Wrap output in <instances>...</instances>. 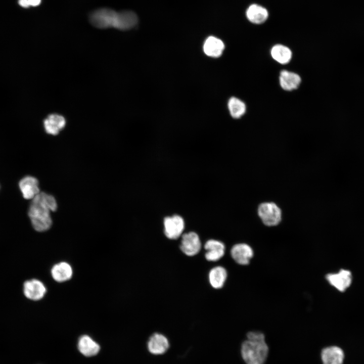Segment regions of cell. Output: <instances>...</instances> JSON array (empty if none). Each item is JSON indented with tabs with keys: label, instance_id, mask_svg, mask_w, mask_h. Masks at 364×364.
<instances>
[{
	"label": "cell",
	"instance_id": "obj_13",
	"mask_svg": "<svg viewBox=\"0 0 364 364\" xmlns=\"http://www.w3.org/2000/svg\"><path fill=\"white\" fill-rule=\"evenodd\" d=\"M19 187L23 198L27 200H32L40 192L38 180L32 176L22 178Z\"/></svg>",
	"mask_w": 364,
	"mask_h": 364
},
{
	"label": "cell",
	"instance_id": "obj_22",
	"mask_svg": "<svg viewBox=\"0 0 364 364\" xmlns=\"http://www.w3.org/2000/svg\"><path fill=\"white\" fill-rule=\"evenodd\" d=\"M228 106L230 114L234 118H241L246 111L245 104L236 97H232L230 99Z\"/></svg>",
	"mask_w": 364,
	"mask_h": 364
},
{
	"label": "cell",
	"instance_id": "obj_14",
	"mask_svg": "<svg viewBox=\"0 0 364 364\" xmlns=\"http://www.w3.org/2000/svg\"><path fill=\"white\" fill-rule=\"evenodd\" d=\"M321 358L323 364H343L344 353L339 347L331 346L322 350Z\"/></svg>",
	"mask_w": 364,
	"mask_h": 364
},
{
	"label": "cell",
	"instance_id": "obj_21",
	"mask_svg": "<svg viewBox=\"0 0 364 364\" xmlns=\"http://www.w3.org/2000/svg\"><path fill=\"white\" fill-rule=\"evenodd\" d=\"M270 54L276 61L281 64L288 63L292 56L291 50L287 46L281 44L274 46L271 49Z\"/></svg>",
	"mask_w": 364,
	"mask_h": 364
},
{
	"label": "cell",
	"instance_id": "obj_7",
	"mask_svg": "<svg viewBox=\"0 0 364 364\" xmlns=\"http://www.w3.org/2000/svg\"><path fill=\"white\" fill-rule=\"evenodd\" d=\"M231 255L237 263L246 265L250 263L254 255V252L252 247L248 244L240 243L232 246Z\"/></svg>",
	"mask_w": 364,
	"mask_h": 364
},
{
	"label": "cell",
	"instance_id": "obj_2",
	"mask_svg": "<svg viewBox=\"0 0 364 364\" xmlns=\"http://www.w3.org/2000/svg\"><path fill=\"white\" fill-rule=\"evenodd\" d=\"M57 208V201L50 194L40 192L32 199L28 214L34 229L39 232L48 230L52 224L51 212Z\"/></svg>",
	"mask_w": 364,
	"mask_h": 364
},
{
	"label": "cell",
	"instance_id": "obj_9",
	"mask_svg": "<svg viewBox=\"0 0 364 364\" xmlns=\"http://www.w3.org/2000/svg\"><path fill=\"white\" fill-rule=\"evenodd\" d=\"M46 292L47 288L45 285L39 280L33 279L24 283V294L30 300H39L43 298Z\"/></svg>",
	"mask_w": 364,
	"mask_h": 364
},
{
	"label": "cell",
	"instance_id": "obj_8",
	"mask_svg": "<svg viewBox=\"0 0 364 364\" xmlns=\"http://www.w3.org/2000/svg\"><path fill=\"white\" fill-rule=\"evenodd\" d=\"M329 283L340 292L345 291L352 282L351 272L345 269H341L336 273H330L326 275Z\"/></svg>",
	"mask_w": 364,
	"mask_h": 364
},
{
	"label": "cell",
	"instance_id": "obj_16",
	"mask_svg": "<svg viewBox=\"0 0 364 364\" xmlns=\"http://www.w3.org/2000/svg\"><path fill=\"white\" fill-rule=\"evenodd\" d=\"M51 274L55 281L62 283L72 278L73 269L69 263L63 261L54 265L51 268Z\"/></svg>",
	"mask_w": 364,
	"mask_h": 364
},
{
	"label": "cell",
	"instance_id": "obj_20",
	"mask_svg": "<svg viewBox=\"0 0 364 364\" xmlns=\"http://www.w3.org/2000/svg\"><path fill=\"white\" fill-rule=\"evenodd\" d=\"M228 277L226 269L221 266H216L210 269L208 274V280L213 288L219 289L223 287Z\"/></svg>",
	"mask_w": 364,
	"mask_h": 364
},
{
	"label": "cell",
	"instance_id": "obj_6",
	"mask_svg": "<svg viewBox=\"0 0 364 364\" xmlns=\"http://www.w3.org/2000/svg\"><path fill=\"white\" fill-rule=\"evenodd\" d=\"M180 250L188 256L197 255L201 250L202 244L199 235L194 232L185 233L181 236Z\"/></svg>",
	"mask_w": 364,
	"mask_h": 364
},
{
	"label": "cell",
	"instance_id": "obj_10",
	"mask_svg": "<svg viewBox=\"0 0 364 364\" xmlns=\"http://www.w3.org/2000/svg\"><path fill=\"white\" fill-rule=\"evenodd\" d=\"M204 248L206 251L205 257L209 261H216L224 255L225 245L222 242L215 239L207 240Z\"/></svg>",
	"mask_w": 364,
	"mask_h": 364
},
{
	"label": "cell",
	"instance_id": "obj_11",
	"mask_svg": "<svg viewBox=\"0 0 364 364\" xmlns=\"http://www.w3.org/2000/svg\"><path fill=\"white\" fill-rule=\"evenodd\" d=\"M245 15L247 20L250 23L259 25L264 23L267 20L269 13L264 7L258 4H252L247 7Z\"/></svg>",
	"mask_w": 364,
	"mask_h": 364
},
{
	"label": "cell",
	"instance_id": "obj_4",
	"mask_svg": "<svg viewBox=\"0 0 364 364\" xmlns=\"http://www.w3.org/2000/svg\"><path fill=\"white\" fill-rule=\"evenodd\" d=\"M256 213L259 220L265 226L276 227L282 222V209L275 202L268 201L260 203L257 207Z\"/></svg>",
	"mask_w": 364,
	"mask_h": 364
},
{
	"label": "cell",
	"instance_id": "obj_24",
	"mask_svg": "<svg viewBox=\"0 0 364 364\" xmlns=\"http://www.w3.org/2000/svg\"><path fill=\"white\" fill-rule=\"evenodd\" d=\"M18 4L23 8H26L29 7L25 0H18Z\"/></svg>",
	"mask_w": 364,
	"mask_h": 364
},
{
	"label": "cell",
	"instance_id": "obj_3",
	"mask_svg": "<svg viewBox=\"0 0 364 364\" xmlns=\"http://www.w3.org/2000/svg\"><path fill=\"white\" fill-rule=\"evenodd\" d=\"M247 340L241 346V354L247 364H264L268 351L264 335L259 332H250Z\"/></svg>",
	"mask_w": 364,
	"mask_h": 364
},
{
	"label": "cell",
	"instance_id": "obj_15",
	"mask_svg": "<svg viewBox=\"0 0 364 364\" xmlns=\"http://www.w3.org/2000/svg\"><path fill=\"white\" fill-rule=\"evenodd\" d=\"M65 124V118L57 114L49 115L43 121L46 132L54 135L58 134L64 128Z\"/></svg>",
	"mask_w": 364,
	"mask_h": 364
},
{
	"label": "cell",
	"instance_id": "obj_18",
	"mask_svg": "<svg viewBox=\"0 0 364 364\" xmlns=\"http://www.w3.org/2000/svg\"><path fill=\"white\" fill-rule=\"evenodd\" d=\"M279 80L282 88L287 91H291L297 88L301 81L298 74L287 70H283L281 72Z\"/></svg>",
	"mask_w": 364,
	"mask_h": 364
},
{
	"label": "cell",
	"instance_id": "obj_17",
	"mask_svg": "<svg viewBox=\"0 0 364 364\" xmlns=\"http://www.w3.org/2000/svg\"><path fill=\"white\" fill-rule=\"evenodd\" d=\"M224 49L223 42L215 36H209L205 41L203 50L205 54L211 57H220Z\"/></svg>",
	"mask_w": 364,
	"mask_h": 364
},
{
	"label": "cell",
	"instance_id": "obj_12",
	"mask_svg": "<svg viewBox=\"0 0 364 364\" xmlns=\"http://www.w3.org/2000/svg\"><path fill=\"white\" fill-rule=\"evenodd\" d=\"M147 347L149 351L152 354L161 355L167 351L169 347V343L164 335L155 333L149 338Z\"/></svg>",
	"mask_w": 364,
	"mask_h": 364
},
{
	"label": "cell",
	"instance_id": "obj_23",
	"mask_svg": "<svg viewBox=\"0 0 364 364\" xmlns=\"http://www.w3.org/2000/svg\"><path fill=\"white\" fill-rule=\"evenodd\" d=\"M29 6L36 7L39 5L41 0H25Z\"/></svg>",
	"mask_w": 364,
	"mask_h": 364
},
{
	"label": "cell",
	"instance_id": "obj_19",
	"mask_svg": "<svg viewBox=\"0 0 364 364\" xmlns=\"http://www.w3.org/2000/svg\"><path fill=\"white\" fill-rule=\"evenodd\" d=\"M78 348L83 355L89 357L97 354L100 346L89 336L83 335L78 340Z\"/></svg>",
	"mask_w": 364,
	"mask_h": 364
},
{
	"label": "cell",
	"instance_id": "obj_1",
	"mask_svg": "<svg viewBox=\"0 0 364 364\" xmlns=\"http://www.w3.org/2000/svg\"><path fill=\"white\" fill-rule=\"evenodd\" d=\"M90 23L98 28L113 27L121 30H129L138 23L137 15L130 11L117 12L103 8L92 12L89 17Z\"/></svg>",
	"mask_w": 364,
	"mask_h": 364
},
{
	"label": "cell",
	"instance_id": "obj_5",
	"mask_svg": "<svg viewBox=\"0 0 364 364\" xmlns=\"http://www.w3.org/2000/svg\"><path fill=\"white\" fill-rule=\"evenodd\" d=\"M185 226L183 218L177 214L166 216L163 220L164 235L171 240H175L181 236Z\"/></svg>",
	"mask_w": 364,
	"mask_h": 364
}]
</instances>
